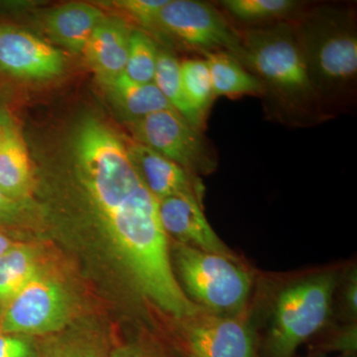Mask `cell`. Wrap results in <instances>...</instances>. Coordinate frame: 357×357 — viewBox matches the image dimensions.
Wrapping results in <instances>:
<instances>
[{
	"label": "cell",
	"mask_w": 357,
	"mask_h": 357,
	"mask_svg": "<svg viewBox=\"0 0 357 357\" xmlns=\"http://www.w3.org/2000/svg\"><path fill=\"white\" fill-rule=\"evenodd\" d=\"M159 51L158 46L149 35L133 29L124 76L138 84L153 83Z\"/></svg>",
	"instance_id": "23"
},
{
	"label": "cell",
	"mask_w": 357,
	"mask_h": 357,
	"mask_svg": "<svg viewBox=\"0 0 357 357\" xmlns=\"http://www.w3.org/2000/svg\"><path fill=\"white\" fill-rule=\"evenodd\" d=\"M155 86L161 91L172 109L199 130L203 131L204 122L192 109L183 89L181 79L180 62L169 51L160 50L156 73H155Z\"/></svg>",
	"instance_id": "18"
},
{
	"label": "cell",
	"mask_w": 357,
	"mask_h": 357,
	"mask_svg": "<svg viewBox=\"0 0 357 357\" xmlns=\"http://www.w3.org/2000/svg\"><path fill=\"white\" fill-rule=\"evenodd\" d=\"M157 29L202 54L225 52L232 57L241 47V32L213 4L197 0H168Z\"/></svg>",
	"instance_id": "8"
},
{
	"label": "cell",
	"mask_w": 357,
	"mask_h": 357,
	"mask_svg": "<svg viewBox=\"0 0 357 357\" xmlns=\"http://www.w3.org/2000/svg\"><path fill=\"white\" fill-rule=\"evenodd\" d=\"M34 251L25 244L14 243L0 258V311L39 270Z\"/></svg>",
	"instance_id": "19"
},
{
	"label": "cell",
	"mask_w": 357,
	"mask_h": 357,
	"mask_svg": "<svg viewBox=\"0 0 357 357\" xmlns=\"http://www.w3.org/2000/svg\"><path fill=\"white\" fill-rule=\"evenodd\" d=\"M0 357H40L39 347L31 337L0 333Z\"/></svg>",
	"instance_id": "25"
},
{
	"label": "cell",
	"mask_w": 357,
	"mask_h": 357,
	"mask_svg": "<svg viewBox=\"0 0 357 357\" xmlns=\"http://www.w3.org/2000/svg\"><path fill=\"white\" fill-rule=\"evenodd\" d=\"M105 17L98 6L70 2L51 9L45 16L46 32L55 43L72 53H84L89 38Z\"/></svg>",
	"instance_id": "14"
},
{
	"label": "cell",
	"mask_w": 357,
	"mask_h": 357,
	"mask_svg": "<svg viewBox=\"0 0 357 357\" xmlns=\"http://www.w3.org/2000/svg\"><path fill=\"white\" fill-rule=\"evenodd\" d=\"M234 58L257 77L268 110L284 123L321 121V100L312 86L292 20L241 32Z\"/></svg>",
	"instance_id": "2"
},
{
	"label": "cell",
	"mask_w": 357,
	"mask_h": 357,
	"mask_svg": "<svg viewBox=\"0 0 357 357\" xmlns=\"http://www.w3.org/2000/svg\"><path fill=\"white\" fill-rule=\"evenodd\" d=\"M39 354L40 357H107L109 351L96 335L61 331L51 335L40 347Z\"/></svg>",
	"instance_id": "22"
},
{
	"label": "cell",
	"mask_w": 357,
	"mask_h": 357,
	"mask_svg": "<svg viewBox=\"0 0 357 357\" xmlns=\"http://www.w3.org/2000/svg\"><path fill=\"white\" fill-rule=\"evenodd\" d=\"M330 349L335 351L352 354L356 351V328L351 326L342 335H338L330 344Z\"/></svg>",
	"instance_id": "27"
},
{
	"label": "cell",
	"mask_w": 357,
	"mask_h": 357,
	"mask_svg": "<svg viewBox=\"0 0 357 357\" xmlns=\"http://www.w3.org/2000/svg\"><path fill=\"white\" fill-rule=\"evenodd\" d=\"M105 86L114 107L128 123L160 110L172 109L154 83H135L122 74Z\"/></svg>",
	"instance_id": "16"
},
{
	"label": "cell",
	"mask_w": 357,
	"mask_h": 357,
	"mask_svg": "<svg viewBox=\"0 0 357 357\" xmlns=\"http://www.w3.org/2000/svg\"><path fill=\"white\" fill-rule=\"evenodd\" d=\"M181 79L188 102L206 123L215 96L213 95L210 70L204 59H185L180 62Z\"/></svg>",
	"instance_id": "21"
},
{
	"label": "cell",
	"mask_w": 357,
	"mask_h": 357,
	"mask_svg": "<svg viewBox=\"0 0 357 357\" xmlns=\"http://www.w3.org/2000/svg\"><path fill=\"white\" fill-rule=\"evenodd\" d=\"M64 57L55 47L11 23L0 22V72L24 81L62 74Z\"/></svg>",
	"instance_id": "10"
},
{
	"label": "cell",
	"mask_w": 357,
	"mask_h": 357,
	"mask_svg": "<svg viewBox=\"0 0 357 357\" xmlns=\"http://www.w3.org/2000/svg\"><path fill=\"white\" fill-rule=\"evenodd\" d=\"M174 261L183 285L199 307L223 314L245 305L251 278L241 263L181 243L174 249Z\"/></svg>",
	"instance_id": "5"
},
{
	"label": "cell",
	"mask_w": 357,
	"mask_h": 357,
	"mask_svg": "<svg viewBox=\"0 0 357 357\" xmlns=\"http://www.w3.org/2000/svg\"><path fill=\"white\" fill-rule=\"evenodd\" d=\"M357 282H356V274L354 273V276L349 279V284H347V288H345V301H347V307H349V312L354 314V316L356 314V291H357Z\"/></svg>",
	"instance_id": "29"
},
{
	"label": "cell",
	"mask_w": 357,
	"mask_h": 357,
	"mask_svg": "<svg viewBox=\"0 0 357 357\" xmlns=\"http://www.w3.org/2000/svg\"><path fill=\"white\" fill-rule=\"evenodd\" d=\"M13 121H14V119L10 109H9L6 96L0 93V128H4Z\"/></svg>",
	"instance_id": "30"
},
{
	"label": "cell",
	"mask_w": 357,
	"mask_h": 357,
	"mask_svg": "<svg viewBox=\"0 0 357 357\" xmlns=\"http://www.w3.org/2000/svg\"><path fill=\"white\" fill-rule=\"evenodd\" d=\"M337 285L335 272L294 282L275 302L266 342L267 357H294L303 342L325 326Z\"/></svg>",
	"instance_id": "4"
},
{
	"label": "cell",
	"mask_w": 357,
	"mask_h": 357,
	"mask_svg": "<svg viewBox=\"0 0 357 357\" xmlns=\"http://www.w3.org/2000/svg\"><path fill=\"white\" fill-rule=\"evenodd\" d=\"M210 70L213 95L229 98L244 96H263L264 91L257 77L246 70L236 58L225 52L204 54Z\"/></svg>",
	"instance_id": "17"
},
{
	"label": "cell",
	"mask_w": 357,
	"mask_h": 357,
	"mask_svg": "<svg viewBox=\"0 0 357 357\" xmlns=\"http://www.w3.org/2000/svg\"><path fill=\"white\" fill-rule=\"evenodd\" d=\"M129 126L136 142L151 148L192 175H208L217 168V155L203 131L175 109L160 110Z\"/></svg>",
	"instance_id": "7"
},
{
	"label": "cell",
	"mask_w": 357,
	"mask_h": 357,
	"mask_svg": "<svg viewBox=\"0 0 357 357\" xmlns=\"http://www.w3.org/2000/svg\"><path fill=\"white\" fill-rule=\"evenodd\" d=\"M0 312H1V311H0Z\"/></svg>",
	"instance_id": "33"
},
{
	"label": "cell",
	"mask_w": 357,
	"mask_h": 357,
	"mask_svg": "<svg viewBox=\"0 0 357 357\" xmlns=\"http://www.w3.org/2000/svg\"><path fill=\"white\" fill-rule=\"evenodd\" d=\"M126 145L136 172L158 201L185 195L203 203V185L198 178L141 143H126Z\"/></svg>",
	"instance_id": "12"
},
{
	"label": "cell",
	"mask_w": 357,
	"mask_h": 357,
	"mask_svg": "<svg viewBox=\"0 0 357 357\" xmlns=\"http://www.w3.org/2000/svg\"><path fill=\"white\" fill-rule=\"evenodd\" d=\"M70 156L89 208L136 290L180 321L201 311L176 278L158 199L136 172L126 141L89 115L75 126Z\"/></svg>",
	"instance_id": "1"
},
{
	"label": "cell",
	"mask_w": 357,
	"mask_h": 357,
	"mask_svg": "<svg viewBox=\"0 0 357 357\" xmlns=\"http://www.w3.org/2000/svg\"><path fill=\"white\" fill-rule=\"evenodd\" d=\"M8 126H4V128H0V143H1L2 138H3L4 130H6V128Z\"/></svg>",
	"instance_id": "32"
},
{
	"label": "cell",
	"mask_w": 357,
	"mask_h": 357,
	"mask_svg": "<svg viewBox=\"0 0 357 357\" xmlns=\"http://www.w3.org/2000/svg\"><path fill=\"white\" fill-rule=\"evenodd\" d=\"M13 239L7 236L6 232L0 231V258L14 245Z\"/></svg>",
	"instance_id": "31"
},
{
	"label": "cell",
	"mask_w": 357,
	"mask_h": 357,
	"mask_svg": "<svg viewBox=\"0 0 357 357\" xmlns=\"http://www.w3.org/2000/svg\"><path fill=\"white\" fill-rule=\"evenodd\" d=\"M181 321L189 357H255L252 331L241 319L202 309Z\"/></svg>",
	"instance_id": "9"
},
{
	"label": "cell",
	"mask_w": 357,
	"mask_h": 357,
	"mask_svg": "<svg viewBox=\"0 0 357 357\" xmlns=\"http://www.w3.org/2000/svg\"><path fill=\"white\" fill-rule=\"evenodd\" d=\"M132 30L121 18L105 15L89 38L84 54L103 86L123 74Z\"/></svg>",
	"instance_id": "13"
},
{
	"label": "cell",
	"mask_w": 357,
	"mask_h": 357,
	"mask_svg": "<svg viewBox=\"0 0 357 357\" xmlns=\"http://www.w3.org/2000/svg\"><path fill=\"white\" fill-rule=\"evenodd\" d=\"M310 79L321 100L344 93L357 76L354 13L321 6L292 20Z\"/></svg>",
	"instance_id": "3"
},
{
	"label": "cell",
	"mask_w": 357,
	"mask_h": 357,
	"mask_svg": "<svg viewBox=\"0 0 357 357\" xmlns=\"http://www.w3.org/2000/svg\"><path fill=\"white\" fill-rule=\"evenodd\" d=\"M158 202L160 220L167 236H173L184 245L239 262L206 220L203 203L185 195L168 197Z\"/></svg>",
	"instance_id": "11"
},
{
	"label": "cell",
	"mask_w": 357,
	"mask_h": 357,
	"mask_svg": "<svg viewBox=\"0 0 357 357\" xmlns=\"http://www.w3.org/2000/svg\"><path fill=\"white\" fill-rule=\"evenodd\" d=\"M220 4L232 17L248 24L293 20L304 6V2L296 0H223Z\"/></svg>",
	"instance_id": "20"
},
{
	"label": "cell",
	"mask_w": 357,
	"mask_h": 357,
	"mask_svg": "<svg viewBox=\"0 0 357 357\" xmlns=\"http://www.w3.org/2000/svg\"><path fill=\"white\" fill-rule=\"evenodd\" d=\"M168 0H115L107 2L136 21L138 24L150 29H157L160 11Z\"/></svg>",
	"instance_id": "24"
},
{
	"label": "cell",
	"mask_w": 357,
	"mask_h": 357,
	"mask_svg": "<svg viewBox=\"0 0 357 357\" xmlns=\"http://www.w3.org/2000/svg\"><path fill=\"white\" fill-rule=\"evenodd\" d=\"M32 165L22 133L14 121L0 143V190L15 201L26 203L32 190Z\"/></svg>",
	"instance_id": "15"
},
{
	"label": "cell",
	"mask_w": 357,
	"mask_h": 357,
	"mask_svg": "<svg viewBox=\"0 0 357 357\" xmlns=\"http://www.w3.org/2000/svg\"><path fill=\"white\" fill-rule=\"evenodd\" d=\"M107 357H162L156 352L138 344L124 345L109 351Z\"/></svg>",
	"instance_id": "28"
},
{
	"label": "cell",
	"mask_w": 357,
	"mask_h": 357,
	"mask_svg": "<svg viewBox=\"0 0 357 357\" xmlns=\"http://www.w3.org/2000/svg\"><path fill=\"white\" fill-rule=\"evenodd\" d=\"M70 316L69 294L39 268L34 277L0 312V333L32 337L64 330Z\"/></svg>",
	"instance_id": "6"
},
{
	"label": "cell",
	"mask_w": 357,
	"mask_h": 357,
	"mask_svg": "<svg viewBox=\"0 0 357 357\" xmlns=\"http://www.w3.org/2000/svg\"><path fill=\"white\" fill-rule=\"evenodd\" d=\"M24 210L23 202L9 198L0 190V231L18 225Z\"/></svg>",
	"instance_id": "26"
}]
</instances>
